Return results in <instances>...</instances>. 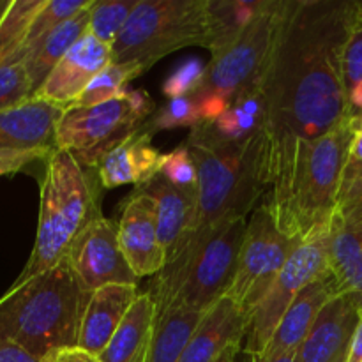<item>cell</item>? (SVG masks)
<instances>
[{
	"label": "cell",
	"instance_id": "6da1fadb",
	"mask_svg": "<svg viewBox=\"0 0 362 362\" xmlns=\"http://www.w3.org/2000/svg\"><path fill=\"white\" fill-rule=\"evenodd\" d=\"M356 0H288L260 78L269 186L297 140L313 141L349 120L343 49Z\"/></svg>",
	"mask_w": 362,
	"mask_h": 362
},
{
	"label": "cell",
	"instance_id": "7a4b0ae2",
	"mask_svg": "<svg viewBox=\"0 0 362 362\" xmlns=\"http://www.w3.org/2000/svg\"><path fill=\"white\" fill-rule=\"evenodd\" d=\"M352 138L349 119L317 140L296 141L288 161L272 180L267 200L286 235L304 240L329 228Z\"/></svg>",
	"mask_w": 362,
	"mask_h": 362
},
{
	"label": "cell",
	"instance_id": "3957f363",
	"mask_svg": "<svg viewBox=\"0 0 362 362\" xmlns=\"http://www.w3.org/2000/svg\"><path fill=\"white\" fill-rule=\"evenodd\" d=\"M88 296L67 260L16 281L0 299V339L16 343L39 361L78 346Z\"/></svg>",
	"mask_w": 362,
	"mask_h": 362
},
{
	"label": "cell",
	"instance_id": "277c9868",
	"mask_svg": "<svg viewBox=\"0 0 362 362\" xmlns=\"http://www.w3.org/2000/svg\"><path fill=\"white\" fill-rule=\"evenodd\" d=\"M186 145L198 173V219L191 235L246 219L269 186L264 133L247 144H228L202 122L191 129Z\"/></svg>",
	"mask_w": 362,
	"mask_h": 362
},
{
	"label": "cell",
	"instance_id": "5b68a950",
	"mask_svg": "<svg viewBox=\"0 0 362 362\" xmlns=\"http://www.w3.org/2000/svg\"><path fill=\"white\" fill-rule=\"evenodd\" d=\"M246 219L194 233L152 279L156 313L189 310L207 313L230 292L246 233Z\"/></svg>",
	"mask_w": 362,
	"mask_h": 362
},
{
	"label": "cell",
	"instance_id": "8992f818",
	"mask_svg": "<svg viewBox=\"0 0 362 362\" xmlns=\"http://www.w3.org/2000/svg\"><path fill=\"white\" fill-rule=\"evenodd\" d=\"M34 250L16 281L32 278L66 260L81 230L98 219L95 187L85 166L69 151L55 148L46 159L39 191Z\"/></svg>",
	"mask_w": 362,
	"mask_h": 362
},
{
	"label": "cell",
	"instance_id": "52a82bcc",
	"mask_svg": "<svg viewBox=\"0 0 362 362\" xmlns=\"http://www.w3.org/2000/svg\"><path fill=\"white\" fill-rule=\"evenodd\" d=\"M209 0H140L112 46L113 62H138L148 69L187 46L209 49Z\"/></svg>",
	"mask_w": 362,
	"mask_h": 362
},
{
	"label": "cell",
	"instance_id": "ba28073f",
	"mask_svg": "<svg viewBox=\"0 0 362 362\" xmlns=\"http://www.w3.org/2000/svg\"><path fill=\"white\" fill-rule=\"evenodd\" d=\"M154 113L151 95L129 90L124 98L95 106H69L55 127V148L69 151L85 168H95L106 151L145 126Z\"/></svg>",
	"mask_w": 362,
	"mask_h": 362
},
{
	"label": "cell",
	"instance_id": "9c48e42d",
	"mask_svg": "<svg viewBox=\"0 0 362 362\" xmlns=\"http://www.w3.org/2000/svg\"><path fill=\"white\" fill-rule=\"evenodd\" d=\"M286 6L288 0H265L246 30L212 53L211 64L205 67L204 83L197 92H214L233 101L239 92L260 83L285 20Z\"/></svg>",
	"mask_w": 362,
	"mask_h": 362
},
{
	"label": "cell",
	"instance_id": "30bf717a",
	"mask_svg": "<svg viewBox=\"0 0 362 362\" xmlns=\"http://www.w3.org/2000/svg\"><path fill=\"white\" fill-rule=\"evenodd\" d=\"M300 243L279 228L267 200L255 209L240 246L235 278L226 293L246 317L264 299Z\"/></svg>",
	"mask_w": 362,
	"mask_h": 362
},
{
	"label": "cell",
	"instance_id": "8fae6325",
	"mask_svg": "<svg viewBox=\"0 0 362 362\" xmlns=\"http://www.w3.org/2000/svg\"><path fill=\"white\" fill-rule=\"evenodd\" d=\"M327 272L329 228L308 237L297 246L264 299L253 308L247 317L246 334L243 341L244 352L251 356H262L290 304L311 281Z\"/></svg>",
	"mask_w": 362,
	"mask_h": 362
},
{
	"label": "cell",
	"instance_id": "7c38bea8",
	"mask_svg": "<svg viewBox=\"0 0 362 362\" xmlns=\"http://www.w3.org/2000/svg\"><path fill=\"white\" fill-rule=\"evenodd\" d=\"M66 260L85 292L106 285H138L119 243V223L99 216L74 239Z\"/></svg>",
	"mask_w": 362,
	"mask_h": 362
},
{
	"label": "cell",
	"instance_id": "4fadbf2b",
	"mask_svg": "<svg viewBox=\"0 0 362 362\" xmlns=\"http://www.w3.org/2000/svg\"><path fill=\"white\" fill-rule=\"evenodd\" d=\"M329 272L338 296L362 297V194L341 198L329 223Z\"/></svg>",
	"mask_w": 362,
	"mask_h": 362
},
{
	"label": "cell",
	"instance_id": "5bb4252c",
	"mask_svg": "<svg viewBox=\"0 0 362 362\" xmlns=\"http://www.w3.org/2000/svg\"><path fill=\"white\" fill-rule=\"evenodd\" d=\"M112 62V46L87 32L53 67L45 83L35 90L34 98L69 108L78 101L87 85Z\"/></svg>",
	"mask_w": 362,
	"mask_h": 362
},
{
	"label": "cell",
	"instance_id": "9a60e30c",
	"mask_svg": "<svg viewBox=\"0 0 362 362\" xmlns=\"http://www.w3.org/2000/svg\"><path fill=\"white\" fill-rule=\"evenodd\" d=\"M119 243L131 271L138 279L156 276L168 262L159 240L156 205L148 194L136 189L124 205L119 221Z\"/></svg>",
	"mask_w": 362,
	"mask_h": 362
},
{
	"label": "cell",
	"instance_id": "2e32d148",
	"mask_svg": "<svg viewBox=\"0 0 362 362\" xmlns=\"http://www.w3.org/2000/svg\"><path fill=\"white\" fill-rule=\"evenodd\" d=\"M357 322L359 304L352 296L332 299L297 352V362H346Z\"/></svg>",
	"mask_w": 362,
	"mask_h": 362
},
{
	"label": "cell",
	"instance_id": "e0dca14e",
	"mask_svg": "<svg viewBox=\"0 0 362 362\" xmlns=\"http://www.w3.org/2000/svg\"><path fill=\"white\" fill-rule=\"evenodd\" d=\"M152 133L145 127L133 131L99 159L98 177L105 189L136 184L144 186L159 173L163 154L152 145Z\"/></svg>",
	"mask_w": 362,
	"mask_h": 362
},
{
	"label": "cell",
	"instance_id": "ac0fdd59",
	"mask_svg": "<svg viewBox=\"0 0 362 362\" xmlns=\"http://www.w3.org/2000/svg\"><path fill=\"white\" fill-rule=\"evenodd\" d=\"M336 297L339 296L331 272L311 281L290 304L278 329L274 331L271 343L258 357L272 359V357L299 352L303 343L310 336L311 329L317 324L322 310Z\"/></svg>",
	"mask_w": 362,
	"mask_h": 362
},
{
	"label": "cell",
	"instance_id": "d6986e66",
	"mask_svg": "<svg viewBox=\"0 0 362 362\" xmlns=\"http://www.w3.org/2000/svg\"><path fill=\"white\" fill-rule=\"evenodd\" d=\"M136 189L144 191L154 202L159 240L170 260L194 232L198 219L197 194L179 189L159 173Z\"/></svg>",
	"mask_w": 362,
	"mask_h": 362
},
{
	"label": "cell",
	"instance_id": "ffe728a7",
	"mask_svg": "<svg viewBox=\"0 0 362 362\" xmlns=\"http://www.w3.org/2000/svg\"><path fill=\"white\" fill-rule=\"evenodd\" d=\"M138 297V285H106L92 292L83 311L78 346L99 356Z\"/></svg>",
	"mask_w": 362,
	"mask_h": 362
},
{
	"label": "cell",
	"instance_id": "44dd1931",
	"mask_svg": "<svg viewBox=\"0 0 362 362\" xmlns=\"http://www.w3.org/2000/svg\"><path fill=\"white\" fill-rule=\"evenodd\" d=\"M66 108L30 98L0 112V148H55V127Z\"/></svg>",
	"mask_w": 362,
	"mask_h": 362
},
{
	"label": "cell",
	"instance_id": "7402d4cb",
	"mask_svg": "<svg viewBox=\"0 0 362 362\" xmlns=\"http://www.w3.org/2000/svg\"><path fill=\"white\" fill-rule=\"evenodd\" d=\"M247 317L230 299L223 297L204 315L179 362H216L232 345H243Z\"/></svg>",
	"mask_w": 362,
	"mask_h": 362
},
{
	"label": "cell",
	"instance_id": "603a6c76",
	"mask_svg": "<svg viewBox=\"0 0 362 362\" xmlns=\"http://www.w3.org/2000/svg\"><path fill=\"white\" fill-rule=\"evenodd\" d=\"M156 327V304L148 293H140L99 354L101 362H147L151 356Z\"/></svg>",
	"mask_w": 362,
	"mask_h": 362
},
{
	"label": "cell",
	"instance_id": "cb8c5ba5",
	"mask_svg": "<svg viewBox=\"0 0 362 362\" xmlns=\"http://www.w3.org/2000/svg\"><path fill=\"white\" fill-rule=\"evenodd\" d=\"M92 4H94V0H92ZM92 4L78 14H74L71 20L64 21L55 30L49 32L37 45L25 49L21 60H23L25 67H27L28 76H30L34 94L45 83L48 74L60 62V59L88 32Z\"/></svg>",
	"mask_w": 362,
	"mask_h": 362
},
{
	"label": "cell",
	"instance_id": "d4e9b609",
	"mask_svg": "<svg viewBox=\"0 0 362 362\" xmlns=\"http://www.w3.org/2000/svg\"><path fill=\"white\" fill-rule=\"evenodd\" d=\"M265 99L260 85L246 88L233 98L230 108L219 119L207 122L223 141L243 145L264 133Z\"/></svg>",
	"mask_w": 362,
	"mask_h": 362
},
{
	"label": "cell",
	"instance_id": "484cf974",
	"mask_svg": "<svg viewBox=\"0 0 362 362\" xmlns=\"http://www.w3.org/2000/svg\"><path fill=\"white\" fill-rule=\"evenodd\" d=\"M204 315L189 310L156 313L154 339L147 362H179Z\"/></svg>",
	"mask_w": 362,
	"mask_h": 362
},
{
	"label": "cell",
	"instance_id": "4316f807",
	"mask_svg": "<svg viewBox=\"0 0 362 362\" xmlns=\"http://www.w3.org/2000/svg\"><path fill=\"white\" fill-rule=\"evenodd\" d=\"M46 0H9L0 7V66L21 60L28 32Z\"/></svg>",
	"mask_w": 362,
	"mask_h": 362
},
{
	"label": "cell",
	"instance_id": "83f0119b",
	"mask_svg": "<svg viewBox=\"0 0 362 362\" xmlns=\"http://www.w3.org/2000/svg\"><path fill=\"white\" fill-rule=\"evenodd\" d=\"M264 2L265 0H209L211 55L239 37L260 13Z\"/></svg>",
	"mask_w": 362,
	"mask_h": 362
},
{
	"label": "cell",
	"instance_id": "f1b7e54d",
	"mask_svg": "<svg viewBox=\"0 0 362 362\" xmlns=\"http://www.w3.org/2000/svg\"><path fill=\"white\" fill-rule=\"evenodd\" d=\"M145 71L147 69L138 62H112L87 85V88L81 92V95L73 106H95L124 98L129 92L127 83L144 74Z\"/></svg>",
	"mask_w": 362,
	"mask_h": 362
},
{
	"label": "cell",
	"instance_id": "f546056e",
	"mask_svg": "<svg viewBox=\"0 0 362 362\" xmlns=\"http://www.w3.org/2000/svg\"><path fill=\"white\" fill-rule=\"evenodd\" d=\"M140 0H94L88 32L99 41L113 46Z\"/></svg>",
	"mask_w": 362,
	"mask_h": 362
},
{
	"label": "cell",
	"instance_id": "4dcf8cb0",
	"mask_svg": "<svg viewBox=\"0 0 362 362\" xmlns=\"http://www.w3.org/2000/svg\"><path fill=\"white\" fill-rule=\"evenodd\" d=\"M90 4L92 0H46L45 7L39 11L34 23H32L25 49L37 45L41 39H45L46 35L49 34V32H53L57 27H60L64 21L71 20L74 14L83 11L85 7H88Z\"/></svg>",
	"mask_w": 362,
	"mask_h": 362
},
{
	"label": "cell",
	"instance_id": "1f68e13d",
	"mask_svg": "<svg viewBox=\"0 0 362 362\" xmlns=\"http://www.w3.org/2000/svg\"><path fill=\"white\" fill-rule=\"evenodd\" d=\"M202 124L200 110H198L197 101L191 95L187 98L170 99L168 103L161 106L158 112L152 113L151 120L145 122V129L151 131L152 134L158 131L177 129V127H197Z\"/></svg>",
	"mask_w": 362,
	"mask_h": 362
},
{
	"label": "cell",
	"instance_id": "d6a6232c",
	"mask_svg": "<svg viewBox=\"0 0 362 362\" xmlns=\"http://www.w3.org/2000/svg\"><path fill=\"white\" fill-rule=\"evenodd\" d=\"M159 175L165 177L170 184H173L179 189L197 194V165H194L186 144L179 145L177 148L170 151L168 154H163L161 166H159Z\"/></svg>",
	"mask_w": 362,
	"mask_h": 362
},
{
	"label": "cell",
	"instance_id": "836d02e7",
	"mask_svg": "<svg viewBox=\"0 0 362 362\" xmlns=\"http://www.w3.org/2000/svg\"><path fill=\"white\" fill-rule=\"evenodd\" d=\"M34 98L30 76L23 60L0 66V112Z\"/></svg>",
	"mask_w": 362,
	"mask_h": 362
},
{
	"label": "cell",
	"instance_id": "e575fe53",
	"mask_svg": "<svg viewBox=\"0 0 362 362\" xmlns=\"http://www.w3.org/2000/svg\"><path fill=\"white\" fill-rule=\"evenodd\" d=\"M343 81L349 94L362 81V2H356L345 49H343Z\"/></svg>",
	"mask_w": 362,
	"mask_h": 362
},
{
	"label": "cell",
	"instance_id": "d590c367",
	"mask_svg": "<svg viewBox=\"0 0 362 362\" xmlns=\"http://www.w3.org/2000/svg\"><path fill=\"white\" fill-rule=\"evenodd\" d=\"M205 78V66L198 59L180 64L163 83V94L170 99L193 95L202 87Z\"/></svg>",
	"mask_w": 362,
	"mask_h": 362
},
{
	"label": "cell",
	"instance_id": "8d00e7d4",
	"mask_svg": "<svg viewBox=\"0 0 362 362\" xmlns=\"http://www.w3.org/2000/svg\"><path fill=\"white\" fill-rule=\"evenodd\" d=\"M55 148H30V151H18V148H0V177L13 175L21 172L28 165L41 159H48Z\"/></svg>",
	"mask_w": 362,
	"mask_h": 362
},
{
	"label": "cell",
	"instance_id": "74e56055",
	"mask_svg": "<svg viewBox=\"0 0 362 362\" xmlns=\"http://www.w3.org/2000/svg\"><path fill=\"white\" fill-rule=\"evenodd\" d=\"M362 180V129L354 131L352 144H350L349 158H346L345 172H343L341 191L339 198L349 193ZM339 202V200H338Z\"/></svg>",
	"mask_w": 362,
	"mask_h": 362
},
{
	"label": "cell",
	"instance_id": "f35d334b",
	"mask_svg": "<svg viewBox=\"0 0 362 362\" xmlns=\"http://www.w3.org/2000/svg\"><path fill=\"white\" fill-rule=\"evenodd\" d=\"M41 362H101L98 356L80 349V346H71V349H60L55 352L42 357Z\"/></svg>",
	"mask_w": 362,
	"mask_h": 362
},
{
	"label": "cell",
	"instance_id": "ab89813d",
	"mask_svg": "<svg viewBox=\"0 0 362 362\" xmlns=\"http://www.w3.org/2000/svg\"><path fill=\"white\" fill-rule=\"evenodd\" d=\"M0 362H41L13 341L0 339Z\"/></svg>",
	"mask_w": 362,
	"mask_h": 362
},
{
	"label": "cell",
	"instance_id": "60d3db41",
	"mask_svg": "<svg viewBox=\"0 0 362 362\" xmlns=\"http://www.w3.org/2000/svg\"><path fill=\"white\" fill-rule=\"evenodd\" d=\"M346 362H362V308L359 310V322H357V327L354 331Z\"/></svg>",
	"mask_w": 362,
	"mask_h": 362
},
{
	"label": "cell",
	"instance_id": "b9f144b4",
	"mask_svg": "<svg viewBox=\"0 0 362 362\" xmlns=\"http://www.w3.org/2000/svg\"><path fill=\"white\" fill-rule=\"evenodd\" d=\"M240 349H243V345L228 346V349H226L225 352H223L221 356H219V359L216 361V362H235V356H237V352H239Z\"/></svg>",
	"mask_w": 362,
	"mask_h": 362
},
{
	"label": "cell",
	"instance_id": "7bdbcfd3",
	"mask_svg": "<svg viewBox=\"0 0 362 362\" xmlns=\"http://www.w3.org/2000/svg\"><path fill=\"white\" fill-rule=\"evenodd\" d=\"M255 362H297V352L286 354V356L272 357V359H265V357L255 356Z\"/></svg>",
	"mask_w": 362,
	"mask_h": 362
},
{
	"label": "cell",
	"instance_id": "ee69618b",
	"mask_svg": "<svg viewBox=\"0 0 362 362\" xmlns=\"http://www.w3.org/2000/svg\"><path fill=\"white\" fill-rule=\"evenodd\" d=\"M235 362H255V356H251V354L244 352V350L240 349L235 356Z\"/></svg>",
	"mask_w": 362,
	"mask_h": 362
},
{
	"label": "cell",
	"instance_id": "f6af8a7d",
	"mask_svg": "<svg viewBox=\"0 0 362 362\" xmlns=\"http://www.w3.org/2000/svg\"><path fill=\"white\" fill-rule=\"evenodd\" d=\"M352 194H362V180H361V182H359V184H357V186H356V187H354V189H350V191H349V193H346V194H343V197H341V198H346V197H352ZM341 198H339V200H341Z\"/></svg>",
	"mask_w": 362,
	"mask_h": 362
},
{
	"label": "cell",
	"instance_id": "bcb514c9",
	"mask_svg": "<svg viewBox=\"0 0 362 362\" xmlns=\"http://www.w3.org/2000/svg\"><path fill=\"white\" fill-rule=\"evenodd\" d=\"M350 124H352L354 131L362 129V115H361V117H357V119H350Z\"/></svg>",
	"mask_w": 362,
	"mask_h": 362
},
{
	"label": "cell",
	"instance_id": "7dc6e473",
	"mask_svg": "<svg viewBox=\"0 0 362 362\" xmlns=\"http://www.w3.org/2000/svg\"><path fill=\"white\" fill-rule=\"evenodd\" d=\"M357 304H359V310H361V308H362V297H361L359 300H357Z\"/></svg>",
	"mask_w": 362,
	"mask_h": 362
}]
</instances>
